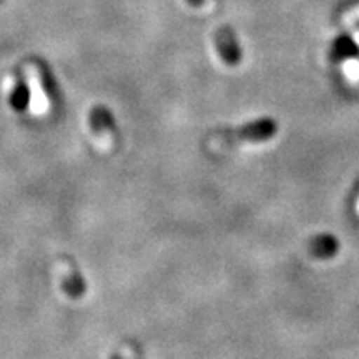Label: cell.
<instances>
[{"label":"cell","instance_id":"7a4b0ae2","mask_svg":"<svg viewBox=\"0 0 359 359\" xmlns=\"http://www.w3.org/2000/svg\"><path fill=\"white\" fill-rule=\"evenodd\" d=\"M215 47L222 60L226 65L235 67L243 60V48H241L240 40H238L235 30L231 27L223 25L215 32Z\"/></svg>","mask_w":359,"mask_h":359},{"label":"cell","instance_id":"277c9868","mask_svg":"<svg viewBox=\"0 0 359 359\" xmlns=\"http://www.w3.org/2000/svg\"><path fill=\"white\" fill-rule=\"evenodd\" d=\"M58 278H60V285L64 293L72 299H79L85 294V281L77 268L70 262H64L58 264Z\"/></svg>","mask_w":359,"mask_h":359},{"label":"cell","instance_id":"3957f363","mask_svg":"<svg viewBox=\"0 0 359 359\" xmlns=\"http://www.w3.org/2000/svg\"><path fill=\"white\" fill-rule=\"evenodd\" d=\"M88 125L95 138L102 143H110L116 133L115 118L111 111L103 105H95L88 114Z\"/></svg>","mask_w":359,"mask_h":359},{"label":"cell","instance_id":"5b68a950","mask_svg":"<svg viewBox=\"0 0 359 359\" xmlns=\"http://www.w3.org/2000/svg\"><path fill=\"white\" fill-rule=\"evenodd\" d=\"M359 45L356 43L351 35H341L334 40L333 47H331V57L334 60H348V58H353L354 53L358 52Z\"/></svg>","mask_w":359,"mask_h":359},{"label":"cell","instance_id":"ba28073f","mask_svg":"<svg viewBox=\"0 0 359 359\" xmlns=\"http://www.w3.org/2000/svg\"><path fill=\"white\" fill-rule=\"evenodd\" d=\"M185 2L191 7H201V6H205L206 0H185Z\"/></svg>","mask_w":359,"mask_h":359},{"label":"cell","instance_id":"52a82bcc","mask_svg":"<svg viewBox=\"0 0 359 359\" xmlns=\"http://www.w3.org/2000/svg\"><path fill=\"white\" fill-rule=\"evenodd\" d=\"M11 107L17 111H24L30 102V88L25 82H17L15 87L12 88L11 97Z\"/></svg>","mask_w":359,"mask_h":359},{"label":"cell","instance_id":"8992f818","mask_svg":"<svg viewBox=\"0 0 359 359\" xmlns=\"http://www.w3.org/2000/svg\"><path fill=\"white\" fill-rule=\"evenodd\" d=\"M309 248H311V253L314 255V257L330 258V257H333V255L336 253V250H338V241H336L334 236L323 235V236L314 238Z\"/></svg>","mask_w":359,"mask_h":359},{"label":"cell","instance_id":"9c48e42d","mask_svg":"<svg viewBox=\"0 0 359 359\" xmlns=\"http://www.w3.org/2000/svg\"><path fill=\"white\" fill-rule=\"evenodd\" d=\"M358 213H359V201H358Z\"/></svg>","mask_w":359,"mask_h":359},{"label":"cell","instance_id":"30bf717a","mask_svg":"<svg viewBox=\"0 0 359 359\" xmlns=\"http://www.w3.org/2000/svg\"><path fill=\"white\" fill-rule=\"evenodd\" d=\"M4 2V0H0V4H2Z\"/></svg>","mask_w":359,"mask_h":359},{"label":"cell","instance_id":"6da1fadb","mask_svg":"<svg viewBox=\"0 0 359 359\" xmlns=\"http://www.w3.org/2000/svg\"><path fill=\"white\" fill-rule=\"evenodd\" d=\"M278 132V125L273 118H258L255 122L245 123L241 127L233 128V130H223L218 133V138L223 143L233 145L238 142H248V143H257V142H266L269 138H273Z\"/></svg>","mask_w":359,"mask_h":359}]
</instances>
